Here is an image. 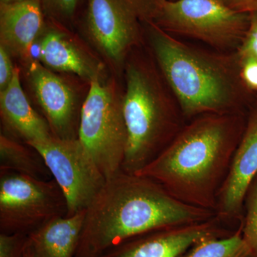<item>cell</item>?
Here are the masks:
<instances>
[{
	"mask_svg": "<svg viewBox=\"0 0 257 257\" xmlns=\"http://www.w3.org/2000/svg\"><path fill=\"white\" fill-rule=\"evenodd\" d=\"M152 57L187 121L204 114L248 111L257 94L241 75L236 51H209L181 41L142 20Z\"/></svg>",
	"mask_w": 257,
	"mask_h": 257,
	"instance_id": "3957f363",
	"label": "cell"
},
{
	"mask_svg": "<svg viewBox=\"0 0 257 257\" xmlns=\"http://www.w3.org/2000/svg\"><path fill=\"white\" fill-rule=\"evenodd\" d=\"M227 8L238 13H251L257 12V0H219Z\"/></svg>",
	"mask_w": 257,
	"mask_h": 257,
	"instance_id": "d4e9b609",
	"label": "cell"
},
{
	"mask_svg": "<svg viewBox=\"0 0 257 257\" xmlns=\"http://www.w3.org/2000/svg\"><path fill=\"white\" fill-rule=\"evenodd\" d=\"M24 257H33L31 248H30V245H29V241L28 247H27L26 251H25V256H24Z\"/></svg>",
	"mask_w": 257,
	"mask_h": 257,
	"instance_id": "484cf974",
	"label": "cell"
},
{
	"mask_svg": "<svg viewBox=\"0 0 257 257\" xmlns=\"http://www.w3.org/2000/svg\"><path fill=\"white\" fill-rule=\"evenodd\" d=\"M243 239L253 257H257V175L248 186L243 201V216L240 223Z\"/></svg>",
	"mask_w": 257,
	"mask_h": 257,
	"instance_id": "d6986e66",
	"label": "cell"
},
{
	"mask_svg": "<svg viewBox=\"0 0 257 257\" xmlns=\"http://www.w3.org/2000/svg\"><path fill=\"white\" fill-rule=\"evenodd\" d=\"M67 212V200L55 179L0 170V233L28 234Z\"/></svg>",
	"mask_w": 257,
	"mask_h": 257,
	"instance_id": "52a82bcc",
	"label": "cell"
},
{
	"mask_svg": "<svg viewBox=\"0 0 257 257\" xmlns=\"http://www.w3.org/2000/svg\"><path fill=\"white\" fill-rule=\"evenodd\" d=\"M122 98L114 80L94 79L81 109L78 139L106 179L121 170L126 152Z\"/></svg>",
	"mask_w": 257,
	"mask_h": 257,
	"instance_id": "8992f818",
	"label": "cell"
},
{
	"mask_svg": "<svg viewBox=\"0 0 257 257\" xmlns=\"http://www.w3.org/2000/svg\"><path fill=\"white\" fill-rule=\"evenodd\" d=\"M248 111L204 114L187 121L175 140L143 170L181 202L215 212Z\"/></svg>",
	"mask_w": 257,
	"mask_h": 257,
	"instance_id": "6da1fadb",
	"label": "cell"
},
{
	"mask_svg": "<svg viewBox=\"0 0 257 257\" xmlns=\"http://www.w3.org/2000/svg\"><path fill=\"white\" fill-rule=\"evenodd\" d=\"M39 58L52 71L67 72L92 82L104 79V65L60 28L45 29L39 45Z\"/></svg>",
	"mask_w": 257,
	"mask_h": 257,
	"instance_id": "5bb4252c",
	"label": "cell"
},
{
	"mask_svg": "<svg viewBox=\"0 0 257 257\" xmlns=\"http://www.w3.org/2000/svg\"><path fill=\"white\" fill-rule=\"evenodd\" d=\"M0 170L12 171L42 180L52 179L46 162L35 147L2 133Z\"/></svg>",
	"mask_w": 257,
	"mask_h": 257,
	"instance_id": "e0dca14e",
	"label": "cell"
},
{
	"mask_svg": "<svg viewBox=\"0 0 257 257\" xmlns=\"http://www.w3.org/2000/svg\"><path fill=\"white\" fill-rule=\"evenodd\" d=\"M30 145L40 152L52 179L64 193L67 216L87 209L106 178L79 139L53 136Z\"/></svg>",
	"mask_w": 257,
	"mask_h": 257,
	"instance_id": "ba28073f",
	"label": "cell"
},
{
	"mask_svg": "<svg viewBox=\"0 0 257 257\" xmlns=\"http://www.w3.org/2000/svg\"><path fill=\"white\" fill-rule=\"evenodd\" d=\"M215 216L181 202L153 179L121 170L106 179L86 209L75 257H99L134 236Z\"/></svg>",
	"mask_w": 257,
	"mask_h": 257,
	"instance_id": "7a4b0ae2",
	"label": "cell"
},
{
	"mask_svg": "<svg viewBox=\"0 0 257 257\" xmlns=\"http://www.w3.org/2000/svg\"><path fill=\"white\" fill-rule=\"evenodd\" d=\"M86 209L53 218L28 234L33 257H75Z\"/></svg>",
	"mask_w": 257,
	"mask_h": 257,
	"instance_id": "2e32d148",
	"label": "cell"
},
{
	"mask_svg": "<svg viewBox=\"0 0 257 257\" xmlns=\"http://www.w3.org/2000/svg\"><path fill=\"white\" fill-rule=\"evenodd\" d=\"M28 74L37 104L54 136L78 138L82 104L72 87L38 61L29 62Z\"/></svg>",
	"mask_w": 257,
	"mask_h": 257,
	"instance_id": "8fae6325",
	"label": "cell"
},
{
	"mask_svg": "<svg viewBox=\"0 0 257 257\" xmlns=\"http://www.w3.org/2000/svg\"><path fill=\"white\" fill-rule=\"evenodd\" d=\"M2 133L29 145L46 141L54 136L50 125L33 107L20 82V70L15 67L13 79L0 91Z\"/></svg>",
	"mask_w": 257,
	"mask_h": 257,
	"instance_id": "4fadbf2b",
	"label": "cell"
},
{
	"mask_svg": "<svg viewBox=\"0 0 257 257\" xmlns=\"http://www.w3.org/2000/svg\"><path fill=\"white\" fill-rule=\"evenodd\" d=\"M45 30L42 0L0 3V40L11 55L32 61V48Z\"/></svg>",
	"mask_w": 257,
	"mask_h": 257,
	"instance_id": "9a60e30c",
	"label": "cell"
},
{
	"mask_svg": "<svg viewBox=\"0 0 257 257\" xmlns=\"http://www.w3.org/2000/svg\"><path fill=\"white\" fill-rule=\"evenodd\" d=\"M85 29L96 50L116 68L126 64L144 33L136 0H87Z\"/></svg>",
	"mask_w": 257,
	"mask_h": 257,
	"instance_id": "9c48e42d",
	"label": "cell"
},
{
	"mask_svg": "<svg viewBox=\"0 0 257 257\" xmlns=\"http://www.w3.org/2000/svg\"><path fill=\"white\" fill-rule=\"evenodd\" d=\"M80 0H42L44 11L56 20H69L73 18Z\"/></svg>",
	"mask_w": 257,
	"mask_h": 257,
	"instance_id": "44dd1931",
	"label": "cell"
},
{
	"mask_svg": "<svg viewBox=\"0 0 257 257\" xmlns=\"http://www.w3.org/2000/svg\"><path fill=\"white\" fill-rule=\"evenodd\" d=\"M256 175L257 97L248 109L244 131L218 198L216 218L228 227L236 229L242 220L245 194Z\"/></svg>",
	"mask_w": 257,
	"mask_h": 257,
	"instance_id": "7c38bea8",
	"label": "cell"
},
{
	"mask_svg": "<svg viewBox=\"0 0 257 257\" xmlns=\"http://www.w3.org/2000/svg\"><path fill=\"white\" fill-rule=\"evenodd\" d=\"M24 1H28V0H0V3H13Z\"/></svg>",
	"mask_w": 257,
	"mask_h": 257,
	"instance_id": "4316f807",
	"label": "cell"
},
{
	"mask_svg": "<svg viewBox=\"0 0 257 257\" xmlns=\"http://www.w3.org/2000/svg\"><path fill=\"white\" fill-rule=\"evenodd\" d=\"M235 231L215 216L203 222L155 230L134 236L106 250L99 257H179L202 238L226 237Z\"/></svg>",
	"mask_w": 257,
	"mask_h": 257,
	"instance_id": "30bf717a",
	"label": "cell"
},
{
	"mask_svg": "<svg viewBox=\"0 0 257 257\" xmlns=\"http://www.w3.org/2000/svg\"><path fill=\"white\" fill-rule=\"evenodd\" d=\"M11 54L0 45V91L4 90L13 79L15 68L12 62Z\"/></svg>",
	"mask_w": 257,
	"mask_h": 257,
	"instance_id": "cb8c5ba5",
	"label": "cell"
},
{
	"mask_svg": "<svg viewBox=\"0 0 257 257\" xmlns=\"http://www.w3.org/2000/svg\"><path fill=\"white\" fill-rule=\"evenodd\" d=\"M28 245V234L0 233V257H24Z\"/></svg>",
	"mask_w": 257,
	"mask_h": 257,
	"instance_id": "ffe728a7",
	"label": "cell"
},
{
	"mask_svg": "<svg viewBox=\"0 0 257 257\" xmlns=\"http://www.w3.org/2000/svg\"><path fill=\"white\" fill-rule=\"evenodd\" d=\"M241 75L243 82L251 92L257 94V60L253 57L240 58Z\"/></svg>",
	"mask_w": 257,
	"mask_h": 257,
	"instance_id": "603a6c76",
	"label": "cell"
},
{
	"mask_svg": "<svg viewBox=\"0 0 257 257\" xmlns=\"http://www.w3.org/2000/svg\"><path fill=\"white\" fill-rule=\"evenodd\" d=\"M179 257H253L242 236L241 224L226 237L199 239Z\"/></svg>",
	"mask_w": 257,
	"mask_h": 257,
	"instance_id": "ac0fdd59",
	"label": "cell"
},
{
	"mask_svg": "<svg viewBox=\"0 0 257 257\" xmlns=\"http://www.w3.org/2000/svg\"><path fill=\"white\" fill-rule=\"evenodd\" d=\"M142 19L175 36L194 39L221 52H234L242 42L250 15L219 0H138Z\"/></svg>",
	"mask_w": 257,
	"mask_h": 257,
	"instance_id": "5b68a950",
	"label": "cell"
},
{
	"mask_svg": "<svg viewBox=\"0 0 257 257\" xmlns=\"http://www.w3.org/2000/svg\"><path fill=\"white\" fill-rule=\"evenodd\" d=\"M125 79L127 143L121 170L134 174L155 160L187 121L154 57H128Z\"/></svg>",
	"mask_w": 257,
	"mask_h": 257,
	"instance_id": "277c9868",
	"label": "cell"
},
{
	"mask_svg": "<svg viewBox=\"0 0 257 257\" xmlns=\"http://www.w3.org/2000/svg\"><path fill=\"white\" fill-rule=\"evenodd\" d=\"M249 15L247 32L236 52L239 58L253 57L257 60V12Z\"/></svg>",
	"mask_w": 257,
	"mask_h": 257,
	"instance_id": "7402d4cb",
	"label": "cell"
}]
</instances>
